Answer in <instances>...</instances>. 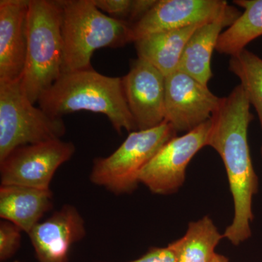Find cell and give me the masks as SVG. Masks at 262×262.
<instances>
[{
  "label": "cell",
  "instance_id": "16",
  "mask_svg": "<svg viewBox=\"0 0 262 262\" xmlns=\"http://www.w3.org/2000/svg\"><path fill=\"white\" fill-rule=\"evenodd\" d=\"M202 24L157 33L138 39L134 42L138 58L149 62L165 77L173 73L178 70L188 41Z\"/></svg>",
  "mask_w": 262,
  "mask_h": 262
},
{
  "label": "cell",
  "instance_id": "11",
  "mask_svg": "<svg viewBox=\"0 0 262 262\" xmlns=\"http://www.w3.org/2000/svg\"><path fill=\"white\" fill-rule=\"evenodd\" d=\"M223 0H160L132 25L134 42L151 34L206 23L227 8Z\"/></svg>",
  "mask_w": 262,
  "mask_h": 262
},
{
  "label": "cell",
  "instance_id": "5",
  "mask_svg": "<svg viewBox=\"0 0 262 262\" xmlns=\"http://www.w3.org/2000/svg\"><path fill=\"white\" fill-rule=\"evenodd\" d=\"M177 134L166 121L151 128L130 132L113 154L94 160L90 180L115 194L134 192L140 184L142 170Z\"/></svg>",
  "mask_w": 262,
  "mask_h": 262
},
{
  "label": "cell",
  "instance_id": "2",
  "mask_svg": "<svg viewBox=\"0 0 262 262\" xmlns=\"http://www.w3.org/2000/svg\"><path fill=\"white\" fill-rule=\"evenodd\" d=\"M39 107L52 117L79 111L102 114L119 134L138 130L126 98L122 78L107 77L94 69L62 74L41 96Z\"/></svg>",
  "mask_w": 262,
  "mask_h": 262
},
{
  "label": "cell",
  "instance_id": "1",
  "mask_svg": "<svg viewBox=\"0 0 262 262\" xmlns=\"http://www.w3.org/2000/svg\"><path fill=\"white\" fill-rule=\"evenodd\" d=\"M249 101L241 84L222 98L212 115L207 146L220 155L234 202V217L226 228L224 238L239 246L251 236L253 196L258 191V177L253 169L248 141L253 115Z\"/></svg>",
  "mask_w": 262,
  "mask_h": 262
},
{
  "label": "cell",
  "instance_id": "7",
  "mask_svg": "<svg viewBox=\"0 0 262 262\" xmlns=\"http://www.w3.org/2000/svg\"><path fill=\"white\" fill-rule=\"evenodd\" d=\"M75 152L73 143L61 139L16 148L0 162L1 185L50 189L56 170Z\"/></svg>",
  "mask_w": 262,
  "mask_h": 262
},
{
  "label": "cell",
  "instance_id": "22",
  "mask_svg": "<svg viewBox=\"0 0 262 262\" xmlns=\"http://www.w3.org/2000/svg\"><path fill=\"white\" fill-rule=\"evenodd\" d=\"M125 262H177V259L173 251L167 246L165 248H151L140 258Z\"/></svg>",
  "mask_w": 262,
  "mask_h": 262
},
{
  "label": "cell",
  "instance_id": "4",
  "mask_svg": "<svg viewBox=\"0 0 262 262\" xmlns=\"http://www.w3.org/2000/svg\"><path fill=\"white\" fill-rule=\"evenodd\" d=\"M61 11L58 0H30L27 52L20 82L34 104L63 73Z\"/></svg>",
  "mask_w": 262,
  "mask_h": 262
},
{
  "label": "cell",
  "instance_id": "10",
  "mask_svg": "<svg viewBox=\"0 0 262 262\" xmlns=\"http://www.w3.org/2000/svg\"><path fill=\"white\" fill-rule=\"evenodd\" d=\"M124 94L138 130L158 126L165 121V76L141 58L131 62L122 77Z\"/></svg>",
  "mask_w": 262,
  "mask_h": 262
},
{
  "label": "cell",
  "instance_id": "18",
  "mask_svg": "<svg viewBox=\"0 0 262 262\" xmlns=\"http://www.w3.org/2000/svg\"><path fill=\"white\" fill-rule=\"evenodd\" d=\"M234 4L244 8V13L221 34L215 51L233 56L262 35V0H237Z\"/></svg>",
  "mask_w": 262,
  "mask_h": 262
},
{
  "label": "cell",
  "instance_id": "13",
  "mask_svg": "<svg viewBox=\"0 0 262 262\" xmlns=\"http://www.w3.org/2000/svg\"><path fill=\"white\" fill-rule=\"evenodd\" d=\"M29 1H0V80H20L23 75Z\"/></svg>",
  "mask_w": 262,
  "mask_h": 262
},
{
  "label": "cell",
  "instance_id": "21",
  "mask_svg": "<svg viewBox=\"0 0 262 262\" xmlns=\"http://www.w3.org/2000/svg\"><path fill=\"white\" fill-rule=\"evenodd\" d=\"M18 226L6 220L0 222V260L6 261L18 251L21 243V232Z\"/></svg>",
  "mask_w": 262,
  "mask_h": 262
},
{
  "label": "cell",
  "instance_id": "3",
  "mask_svg": "<svg viewBox=\"0 0 262 262\" xmlns=\"http://www.w3.org/2000/svg\"><path fill=\"white\" fill-rule=\"evenodd\" d=\"M61 11L63 73L92 68L95 51L134 42L132 24L112 18L93 0H58Z\"/></svg>",
  "mask_w": 262,
  "mask_h": 262
},
{
  "label": "cell",
  "instance_id": "15",
  "mask_svg": "<svg viewBox=\"0 0 262 262\" xmlns=\"http://www.w3.org/2000/svg\"><path fill=\"white\" fill-rule=\"evenodd\" d=\"M53 207L51 189L1 185L0 216L29 234Z\"/></svg>",
  "mask_w": 262,
  "mask_h": 262
},
{
  "label": "cell",
  "instance_id": "8",
  "mask_svg": "<svg viewBox=\"0 0 262 262\" xmlns=\"http://www.w3.org/2000/svg\"><path fill=\"white\" fill-rule=\"evenodd\" d=\"M211 119L182 136L169 141L141 173L139 181L151 192H177L186 179V170L194 155L207 146Z\"/></svg>",
  "mask_w": 262,
  "mask_h": 262
},
{
  "label": "cell",
  "instance_id": "17",
  "mask_svg": "<svg viewBox=\"0 0 262 262\" xmlns=\"http://www.w3.org/2000/svg\"><path fill=\"white\" fill-rule=\"evenodd\" d=\"M223 234L208 215L189 224L185 234L168 245L177 262H210Z\"/></svg>",
  "mask_w": 262,
  "mask_h": 262
},
{
  "label": "cell",
  "instance_id": "6",
  "mask_svg": "<svg viewBox=\"0 0 262 262\" xmlns=\"http://www.w3.org/2000/svg\"><path fill=\"white\" fill-rule=\"evenodd\" d=\"M66 130L62 118L34 106L20 80H0V162L20 146L61 139Z\"/></svg>",
  "mask_w": 262,
  "mask_h": 262
},
{
  "label": "cell",
  "instance_id": "9",
  "mask_svg": "<svg viewBox=\"0 0 262 262\" xmlns=\"http://www.w3.org/2000/svg\"><path fill=\"white\" fill-rule=\"evenodd\" d=\"M221 100L208 85L182 71L165 77V121L177 133L187 134L208 121Z\"/></svg>",
  "mask_w": 262,
  "mask_h": 262
},
{
  "label": "cell",
  "instance_id": "25",
  "mask_svg": "<svg viewBox=\"0 0 262 262\" xmlns=\"http://www.w3.org/2000/svg\"><path fill=\"white\" fill-rule=\"evenodd\" d=\"M13 262H19V261H13Z\"/></svg>",
  "mask_w": 262,
  "mask_h": 262
},
{
  "label": "cell",
  "instance_id": "14",
  "mask_svg": "<svg viewBox=\"0 0 262 262\" xmlns=\"http://www.w3.org/2000/svg\"><path fill=\"white\" fill-rule=\"evenodd\" d=\"M239 15L238 10L228 5L216 18L200 26L184 48L178 70L208 85L213 76L212 55L222 29L230 27Z\"/></svg>",
  "mask_w": 262,
  "mask_h": 262
},
{
  "label": "cell",
  "instance_id": "23",
  "mask_svg": "<svg viewBox=\"0 0 262 262\" xmlns=\"http://www.w3.org/2000/svg\"><path fill=\"white\" fill-rule=\"evenodd\" d=\"M210 262H229L228 258L223 255L219 254V253H215L214 256L212 258V260Z\"/></svg>",
  "mask_w": 262,
  "mask_h": 262
},
{
  "label": "cell",
  "instance_id": "12",
  "mask_svg": "<svg viewBox=\"0 0 262 262\" xmlns=\"http://www.w3.org/2000/svg\"><path fill=\"white\" fill-rule=\"evenodd\" d=\"M39 262H68L71 248L85 237L84 219L72 205H64L28 234Z\"/></svg>",
  "mask_w": 262,
  "mask_h": 262
},
{
  "label": "cell",
  "instance_id": "20",
  "mask_svg": "<svg viewBox=\"0 0 262 262\" xmlns=\"http://www.w3.org/2000/svg\"><path fill=\"white\" fill-rule=\"evenodd\" d=\"M93 3L108 16L132 25L144 17L154 5L151 0H93Z\"/></svg>",
  "mask_w": 262,
  "mask_h": 262
},
{
  "label": "cell",
  "instance_id": "24",
  "mask_svg": "<svg viewBox=\"0 0 262 262\" xmlns=\"http://www.w3.org/2000/svg\"><path fill=\"white\" fill-rule=\"evenodd\" d=\"M261 157H262V146H261Z\"/></svg>",
  "mask_w": 262,
  "mask_h": 262
},
{
  "label": "cell",
  "instance_id": "19",
  "mask_svg": "<svg viewBox=\"0 0 262 262\" xmlns=\"http://www.w3.org/2000/svg\"><path fill=\"white\" fill-rule=\"evenodd\" d=\"M229 70L238 77L250 104L254 106L262 128V59L244 49L231 56Z\"/></svg>",
  "mask_w": 262,
  "mask_h": 262
}]
</instances>
